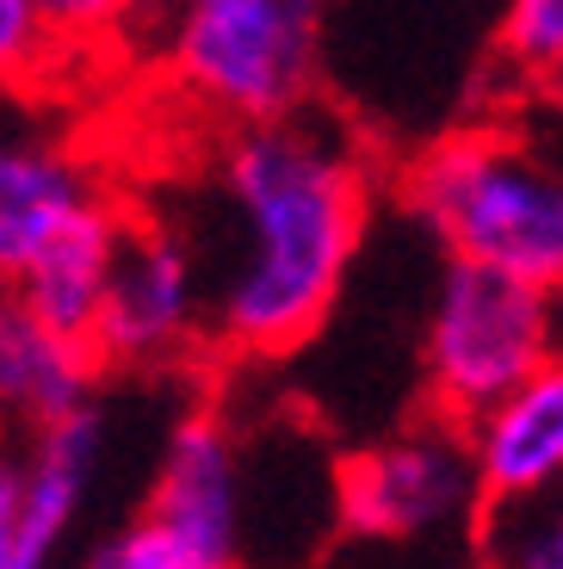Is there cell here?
Wrapping results in <instances>:
<instances>
[{
  "label": "cell",
  "instance_id": "cell-1",
  "mask_svg": "<svg viewBox=\"0 0 563 569\" xmlns=\"http://www.w3.org/2000/svg\"><path fill=\"white\" fill-rule=\"evenodd\" d=\"M229 248L211 260V335L229 353H297L328 322L366 242V168L304 118L241 124L217 161Z\"/></svg>",
  "mask_w": 563,
  "mask_h": 569
},
{
  "label": "cell",
  "instance_id": "cell-2",
  "mask_svg": "<svg viewBox=\"0 0 563 569\" xmlns=\"http://www.w3.org/2000/svg\"><path fill=\"white\" fill-rule=\"evenodd\" d=\"M396 192L446 260L563 291V156L507 130H446L403 168Z\"/></svg>",
  "mask_w": 563,
  "mask_h": 569
},
{
  "label": "cell",
  "instance_id": "cell-3",
  "mask_svg": "<svg viewBox=\"0 0 563 569\" xmlns=\"http://www.w3.org/2000/svg\"><path fill=\"white\" fill-rule=\"evenodd\" d=\"M551 353H563V291L483 260H446L422 328L434 415L471 427Z\"/></svg>",
  "mask_w": 563,
  "mask_h": 569
},
{
  "label": "cell",
  "instance_id": "cell-4",
  "mask_svg": "<svg viewBox=\"0 0 563 569\" xmlns=\"http://www.w3.org/2000/svg\"><path fill=\"white\" fill-rule=\"evenodd\" d=\"M168 62L229 124L297 118L316 87V0H180Z\"/></svg>",
  "mask_w": 563,
  "mask_h": 569
},
{
  "label": "cell",
  "instance_id": "cell-5",
  "mask_svg": "<svg viewBox=\"0 0 563 569\" xmlns=\"http://www.w3.org/2000/svg\"><path fill=\"white\" fill-rule=\"evenodd\" d=\"M483 501L471 433L446 415L359 446L335 465V527L359 545H408L465 520Z\"/></svg>",
  "mask_w": 563,
  "mask_h": 569
},
{
  "label": "cell",
  "instance_id": "cell-6",
  "mask_svg": "<svg viewBox=\"0 0 563 569\" xmlns=\"http://www.w3.org/2000/svg\"><path fill=\"white\" fill-rule=\"evenodd\" d=\"M205 328H211V272L198 260L192 236L161 223H130L112 291H106V310L93 328L106 371L174 366Z\"/></svg>",
  "mask_w": 563,
  "mask_h": 569
},
{
  "label": "cell",
  "instance_id": "cell-7",
  "mask_svg": "<svg viewBox=\"0 0 563 569\" xmlns=\"http://www.w3.org/2000/svg\"><path fill=\"white\" fill-rule=\"evenodd\" d=\"M106 452V415L87 409L31 433L26 458L0 465V569H57Z\"/></svg>",
  "mask_w": 563,
  "mask_h": 569
},
{
  "label": "cell",
  "instance_id": "cell-8",
  "mask_svg": "<svg viewBox=\"0 0 563 569\" xmlns=\"http://www.w3.org/2000/svg\"><path fill=\"white\" fill-rule=\"evenodd\" d=\"M142 513L161 520L205 569H241V458L217 415L198 409L168 427Z\"/></svg>",
  "mask_w": 563,
  "mask_h": 569
},
{
  "label": "cell",
  "instance_id": "cell-9",
  "mask_svg": "<svg viewBox=\"0 0 563 569\" xmlns=\"http://www.w3.org/2000/svg\"><path fill=\"white\" fill-rule=\"evenodd\" d=\"M130 223L118 217L112 199H93L81 217L43 236L13 272H7V303L31 310L38 322L62 328V335H87L93 341L99 310H106V291H112L118 254H125Z\"/></svg>",
  "mask_w": 563,
  "mask_h": 569
},
{
  "label": "cell",
  "instance_id": "cell-10",
  "mask_svg": "<svg viewBox=\"0 0 563 569\" xmlns=\"http://www.w3.org/2000/svg\"><path fill=\"white\" fill-rule=\"evenodd\" d=\"M483 477V508H514L563 483V353L507 390L495 409L465 427Z\"/></svg>",
  "mask_w": 563,
  "mask_h": 569
},
{
  "label": "cell",
  "instance_id": "cell-11",
  "mask_svg": "<svg viewBox=\"0 0 563 569\" xmlns=\"http://www.w3.org/2000/svg\"><path fill=\"white\" fill-rule=\"evenodd\" d=\"M99 371H106V359L87 335H62L31 310L7 303V316H0V402L19 427L38 433V427L99 409Z\"/></svg>",
  "mask_w": 563,
  "mask_h": 569
},
{
  "label": "cell",
  "instance_id": "cell-12",
  "mask_svg": "<svg viewBox=\"0 0 563 569\" xmlns=\"http://www.w3.org/2000/svg\"><path fill=\"white\" fill-rule=\"evenodd\" d=\"M99 192L87 161H75L57 142H7L0 156V272H13L43 236H57L69 217H81Z\"/></svg>",
  "mask_w": 563,
  "mask_h": 569
},
{
  "label": "cell",
  "instance_id": "cell-13",
  "mask_svg": "<svg viewBox=\"0 0 563 569\" xmlns=\"http://www.w3.org/2000/svg\"><path fill=\"white\" fill-rule=\"evenodd\" d=\"M125 7L130 0H0V57L13 74H26L31 62H43V50L57 38L81 43L112 31Z\"/></svg>",
  "mask_w": 563,
  "mask_h": 569
},
{
  "label": "cell",
  "instance_id": "cell-14",
  "mask_svg": "<svg viewBox=\"0 0 563 569\" xmlns=\"http://www.w3.org/2000/svg\"><path fill=\"white\" fill-rule=\"evenodd\" d=\"M502 527L490 532L495 569H563V483L514 508H490Z\"/></svg>",
  "mask_w": 563,
  "mask_h": 569
},
{
  "label": "cell",
  "instance_id": "cell-15",
  "mask_svg": "<svg viewBox=\"0 0 563 569\" xmlns=\"http://www.w3.org/2000/svg\"><path fill=\"white\" fill-rule=\"evenodd\" d=\"M495 50L514 74L545 87L563 69V0H502Z\"/></svg>",
  "mask_w": 563,
  "mask_h": 569
},
{
  "label": "cell",
  "instance_id": "cell-16",
  "mask_svg": "<svg viewBox=\"0 0 563 569\" xmlns=\"http://www.w3.org/2000/svg\"><path fill=\"white\" fill-rule=\"evenodd\" d=\"M75 569H205V563H198L161 520L142 513V520H130V527L106 532Z\"/></svg>",
  "mask_w": 563,
  "mask_h": 569
},
{
  "label": "cell",
  "instance_id": "cell-17",
  "mask_svg": "<svg viewBox=\"0 0 563 569\" xmlns=\"http://www.w3.org/2000/svg\"><path fill=\"white\" fill-rule=\"evenodd\" d=\"M545 93H551V100L563 106V69H557V74H551V81H545Z\"/></svg>",
  "mask_w": 563,
  "mask_h": 569
}]
</instances>
